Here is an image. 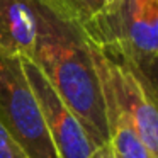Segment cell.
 <instances>
[{
    "mask_svg": "<svg viewBox=\"0 0 158 158\" xmlns=\"http://www.w3.org/2000/svg\"><path fill=\"white\" fill-rule=\"evenodd\" d=\"M107 126H109V144L116 158H155L146 144L138 138L124 114L106 99Z\"/></svg>",
    "mask_w": 158,
    "mask_h": 158,
    "instance_id": "6",
    "label": "cell"
},
{
    "mask_svg": "<svg viewBox=\"0 0 158 158\" xmlns=\"http://www.w3.org/2000/svg\"><path fill=\"white\" fill-rule=\"evenodd\" d=\"M0 124L29 158H60L22 58L0 56Z\"/></svg>",
    "mask_w": 158,
    "mask_h": 158,
    "instance_id": "2",
    "label": "cell"
},
{
    "mask_svg": "<svg viewBox=\"0 0 158 158\" xmlns=\"http://www.w3.org/2000/svg\"><path fill=\"white\" fill-rule=\"evenodd\" d=\"M60 2L82 24L95 19L107 5V0H60Z\"/></svg>",
    "mask_w": 158,
    "mask_h": 158,
    "instance_id": "8",
    "label": "cell"
},
{
    "mask_svg": "<svg viewBox=\"0 0 158 158\" xmlns=\"http://www.w3.org/2000/svg\"><path fill=\"white\" fill-rule=\"evenodd\" d=\"M90 158H116V155H114L110 144L107 143V144H104V146H99V148H97Z\"/></svg>",
    "mask_w": 158,
    "mask_h": 158,
    "instance_id": "10",
    "label": "cell"
},
{
    "mask_svg": "<svg viewBox=\"0 0 158 158\" xmlns=\"http://www.w3.org/2000/svg\"><path fill=\"white\" fill-rule=\"evenodd\" d=\"M26 77L36 94V99L43 110L49 136L56 148L60 158H90L97 146L90 136L87 134L85 127L78 121V117L72 112L68 106L58 97L48 83L41 70L34 65L29 58H22Z\"/></svg>",
    "mask_w": 158,
    "mask_h": 158,
    "instance_id": "4",
    "label": "cell"
},
{
    "mask_svg": "<svg viewBox=\"0 0 158 158\" xmlns=\"http://www.w3.org/2000/svg\"><path fill=\"white\" fill-rule=\"evenodd\" d=\"M0 158H29L22 146L0 124Z\"/></svg>",
    "mask_w": 158,
    "mask_h": 158,
    "instance_id": "9",
    "label": "cell"
},
{
    "mask_svg": "<svg viewBox=\"0 0 158 158\" xmlns=\"http://www.w3.org/2000/svg\"><path fill=\"white\" fill-rule=\"evenodd\" d=\"M38 17L36 48L29 60L78 117L97 148L109 143L107 109L83 24L60 0H32Z\"/></svg>",
    "mask_w": 158,
    "mask_h": 158,
    "instance_id": "1",
    "label": "cell"
},
{
    "mask_svg": "<svg viewBox=\"0 0 158 158\" xmlns=\"http://www.w3.org/2000/svg\"><path fill=\"white\" fill-rule=\"evenodd\" d=\"M89 43L102 83L104 99L110 100L124 114L138 138L146 144L153 156L158 158V109L143 82L131 65L107 55L90 39Z\"/></svg>",
    "mask_w": 158,
    "mask_h": 158,
    "instance_id": "3",
    "label": "cell"
},
{
    "mask_svg": "<svg viewBox=\"0 0 158 158\" xmlns=\"http://www.w3.org/2000/svg\"><path fill=\"white\" fill-rule=\"evenodd\" d=\"M123 61H126V60H123ZM126 63L133 66V70L143 82L146 92L150 94L151 100L158 109V56L136 60V61H126Z\"/></svg>",
    "mask_w": 158,
    "mask_h": 158,
    "instance_id": "7",
    "label": "cell"
},
{
    "mask_svg": "<svg viewBox=\"0 0 158 158\" xmlns=\"http://www.w3.org/2000/svg\"><path fill=\"white\" fill-rule=\"evenodd\" d=\"M38 38L32 0H0V56L31 58Z\"/></svg>",
    "mask_w": 158,
    "mask_h": 158,
    "instance_id": "5",
    "label": "cell"
},
{
    "mask_svg": "<svg viewBox=\"0 0 158 158\" xmlns=\"http://www.w3.org/2000/svg\"><path fill=\"white\" fill-rule=\"evenodd\" d=\"M110 2H114V0H107V5H109V4H110Z\"/></svg>",
    "mask_w": 158,
    "mask_h": 158,
    "instance_id": "11",
    "label": "cell"
}]
</instances>
